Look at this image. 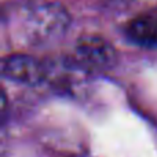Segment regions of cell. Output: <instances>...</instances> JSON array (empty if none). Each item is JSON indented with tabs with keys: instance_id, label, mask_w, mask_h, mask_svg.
Segmentation results:
<instances>
[{
	"instance_id": "3957f363",
	"label": "cell",
	"mask_w": 157,
	"mask_h": 157,
	"mask_svg": "<svg viewBox=\"0 0 157 157\" xmlns=\"http://www.w3.org/2000/svg\"><path fill=\"white\" fill-rule=\"evenodd\" d=\"M46 83L65 92H76L87 80V73L72 55L44 61Z\"/></svg>"
},
{
	"instance_id": "5b68a950",
	"label": "cell",
	"mask_w": 157,
	"mask_h": 157,
	"mask_svg": "<svg viewBox=\"0 0 157 157\" xmlns=\"http://www.w3.org/2000/svg\"><path fill=\"white\" fill-rule=\"evenodd\" d=\"M124 33L131 43L144 48H157V7L141 11L128 19Z\"/></svg>"
},
{
	"instance_id": "277c9868",
	"label": "cell",
	"mask_w": 157,
	"mask_h": 157,
	"mask_svg": "<svg viewBox=\"0 0 157 157\" xmlns=\"http://www.w3.org/2000/svg\"><path fill=\"white\" fill-rule=\"evenodd\" d=\"M2 73L4 77L26 86L46 83V65L29 54H11L3 59Z\"/></svg>"
},
{
	"instance_id": "6da1fadb",
	"label": "cell",
	"mask_w": 157,
	"mask_h": 157,
	"mask_svg": "<svg viewBox=\"0 0 157 157\" xmlns=\"http://www.w3.org/2000/svg\"><path fill=\"white\" fill-rule=\"evenodd\" d=\"M71 22V14L61 3H36L19 11L14 25V37L26 47L48 46L65 36Z\"/></svg>"
},
{
	"instance_id": "7a4b0ae2",
	"label": "cell",
	"mask_w": 157,
	"mask_h": 157,
	"mask_svg": "<svg viewBox=\"0 0 157 157\" xmlns=\"http://www.w3.org/2000/svg\"><path fill=\"white\" fill-rule=\"evenodd\" d=\"M72 57L88 75L108 72L119 62L113 44L98 35L80 36L75 43Z\"/></svg>"
}]
</instances>
